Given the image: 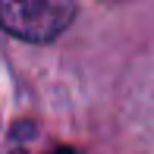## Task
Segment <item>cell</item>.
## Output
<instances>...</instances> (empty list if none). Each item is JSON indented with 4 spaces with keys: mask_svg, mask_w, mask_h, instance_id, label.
Instances as JSON below:
<instances>
[{
    "mask_svg": "<svg viewBox=\"0 0 154 154\" xmlns=\"http://www.w3.org/2000/svg\"><path fill=\"white\" fill-rule=\"evenodd\" d=\"M51 154H72L69 148H57V151H51Z\"/></svg>",
    "mask_w": 154,
    "mask_h": 154,
    "instance_id": "cell-2",
    "label": "cell"
},
{
    "mask_svg": "<svg viewBox=\"0 0 154 154\" xmlns=\"http://www.w3.org/2000/svg\"><path fill=\"white\" fill-rule=\"evenodd\" d=\"M72 0H3V25L25 41H51L72 22Z\"/></svg>",
    "mask_w": 154,
    "mask_h": 154,
    "instance_id": "cell-1",
    "label": "cell"
}]
</instances>
